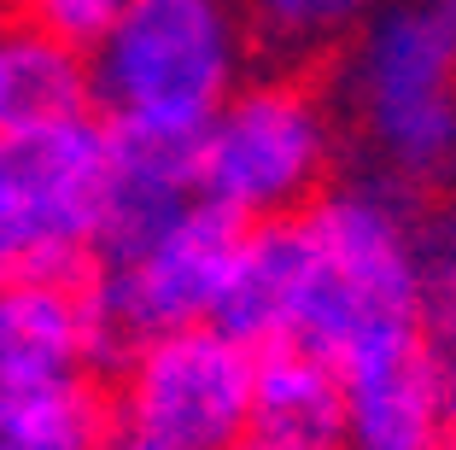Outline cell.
Masks as SVG:
<instances>
[{
    "label": "cell",
    "mask_w": 456,
    "mask_h": 450,
    "mask_svg": "<svg viewBox=\"0 0 456 450\" xmlns=\"http://www.w3.org/2000/svg\"><path fill=\"white\" fill-rule=\"evenodd\" d=\"M305 217L316 234V275L293 345L339 363L369 333L421 322V217L410 205V187L392 176L334 182Z\"/></svg>",
    "instance_id": "3957f363"
},
{
    "label": "cell",
    "mask_w": 456,
    "mask_h": 450,
    "mask_svg": "<svg viewBox=\"0 0 456 450\" xmlns=\"http://www.w3.org/2000/svg\"><path fill=\"white\" fill-rule=\"evenodd\" d=\"M246 223L223 205L200 199L182 223H170L152 246L111 258L88 281L94 305V369H123L134 345L170 328H200L216 316Z\"/></svg>",
    "instance_id": "8992f818"
},
{
    "label": "cell",
    "mask_w": 456,
    "mask_h": 450,
    "mask_svg": "<svg viewBox=\"0 0 456 450\" xmlns=\"http://www.w3.org/2000/svg\"><path fill=\"white\" fill-rule=\"evenodd\" d=\"M439 450H456V433H451V438H444V445H439Z\"/></svg>",
    "instance_id": "7402d4cb"
},
{
    "label": "cell",
    "mask_w": 456,
    "mask_h": 450,
    "mask_svg": "<svg viewBox=\"0 0 456 450\" xmlns=\"http://www.w3.org/2000/svg\"><path fill=\"white\" fill-rule=\"evenodd\" d=\"M310 275H316V234H310L305 211L246 223V240L234 252L223 305H216L211 322L234 340H246L252 351L293 345L305 299H310Z\"/></svg>",
    "instance_id": "9c48e42d"
},
{
    "label": "cell",
    "mask_w": 456,
    "mask_h": 450,
    "mask_svg": "<svg viewBox=\"0 0 456 450\" xmlns=\"http://www.w3.org/2000/svg\"><path fill=\"white\" fill-rule=\"evenodd\" d=\"M193 205H200V170H193L188 135L111 129V170H106V205H100V264L152 246Z\"/></svg>",
    "instance_id": "30bf717a"
},
{
    "label": "cell",
    "mask_w": 456,
    "mask_h": 450,
    "mask_svg": "<svg viewBox=\"0 0 456 450\" xmlns=\"http://www.w3.org/2000/svg\"><path fill=\"white\" fill-rule=\"evenodd\" d=\"M375 6H387V0H246L257 36H269L275 47H293V53L351 36Z\"/></svg>",
    "instance_id": "9a60e30c"
},
{
    "label": "cell",
    "mask_w": 456,
    "mask_h": 450,
    "mask_svg": "<svg viewBox=\"0 0 456 450\" xmlns=\"http://www.w3.org/2000/svg\"><path fill=\"white\" fill-rule=\"evenodd\" d=\"M100 450H170V445H164V438L134 433V427H123V421H111V427H106V438H100Z\"/></svg>",
    "instance_id": "d6986e66"
},
{
    "label": "cell",
    "mask_w": 456,
    "mask_h": 450,
    "mask_svg": "<svg viewBox=\"0 0 456 450\" xmlns=\"http://www.w3.org/2000/svg\"><path fill=\"white\" fill-rule=\"evenodd\" d=\"M129 6L134 0H18V12H24L29 24L53 29L59 41H70L82 53H94L100 41H106V29L118 24Z\"/></svg>",
    "instance_id": "e0dca14e"
},
{
    "label": "cell",
    "mask_w": 456,
    "mask_h": 450,
    "mask_svg": "<svg viewBox=\"0 0 456 450\" xmlns=\"http://www.w3.org/2000/svg\"><path fill=\"white\" fill-rule=\"evenodd\" d=\"M18 275V258H12V246H6V240H0V287H6V281Z\"/></svg>",
    "instance_id": "ffe728a7"
},
{
    "label": "cell",
    "mask_w": 456,
    "mask_h": 450,
    "mask_svg": "<svg viewBox=\"0 0 456 450\" xmlns=\"http://www.w3.org/2000/svg\"><path fill=\"white\" fill-rule=\"evenodd\" d=\"M0 450H41V445H18V438H0Z\"/></svg>",
    "instance_id": "44dd1931"
},
{
    "label": "cell",
    "mask_w": 456,
    "mask_h": 450,
    "mask_svg": "<svg viewBox=\"0 0 456 450\" xmlns=\"http://www.w3.org/2000/svg\"><path fill=\"white\" fill-rule=\"evenodd\" d=\"M339 94L380 176L410 193L456 182V0H387L351 29Z\"/></svg>",
    "instance_id": "7a4b0ae2"
},
{
    "label": "cell",
    "mask_w": 456,
    "mask_h": 450,
    "mask_svg": "<svg viewBox=\"0 0 456 450\" xmlns=\"http://www.w3.org/2000/svg\"><path fill=\"white\" fill-rule=\"evenodd\" d=\"M428 357H433V380H439L444 415L456 427V333H428Z\"/></svg>",
    "instance_id": "ac0fdd59"
},
{
    "label": "cell",
    "mask_w": 456,
    "mask_h": 450,
    "mask_svg": "<svg viewBox=\"0 0 456 450\" xmlns=\"http://www.w3.org/2000/svg\"><path fill=\"white\" fill-rule=\"evenodd\" d=\"M106 170L111 123L100 111L0 135V240L18 275L94 281Z\"/></svg>",
    "instance_id": "5b68a950"
},
{
    "label": "cell",
    "mask_w": 456,
    "mask_h": 450,
    "mask_svg": "<svg viewBox=\"0 0 456 450\" xmlns=\"http://www.w3.org/2000/svg\"><path fill=\"white\" fill-rule=\"evenodd\" d=\"M421 258V328L456 333V199H439L416 223Z\"/></svg>",
    "instance_id": "2e32d148"
},
{
    "label": "cell",
    "mask_w": 456,
    "mask_h": 450,
    "mask_svg": "<svg viewBox=\"0 0 456 450\" xmlns=\"http://www.w3.org/2000/svg\"><path fill=\"white\" fill-rule=\"evenodd\" d=\"M77 111H94L88 53L59 41L53 29L29 24L24 12L0 18V135L77 118Z\"/></svg>",
    "instance_id": "4fadbf2b"
},
{
    "label": "cell",
    "mask_w": 456,
    "mask_h": 450,
    "mask_svg": "<svg viewBox=\"0 0 456 450\" xmlns=\"http://www.w3.org/2000/svg\"><path fill=\"white\" fill-rule=\"evenodd\" d=\"M94 369L88 281L12 275L0 287V380H70Z\"/></svg>",
    "instance_id": "8fae6325"
},
{
    "label": "cell",
    "mask_w": 456,
    "mask_h": 450,
    "mask_svg": "<svg viewBox=\"0 0 456 450\" xmlns=\"http://www.w3.org/2000/svg\"><path fill=\"white\" fill-rule=\"evenodd\" d=\"M240 450H346V386L334 363L305 345L257 351L252 421Z\"/></svg>",
    "instance_id": "7c38bea8"
},
{
    "label": "cell",
    "mask_w": 456,
    "mask_h": 450,
    "mask_svg": "<svg viewBox=\"0 0 456 450\" xmlns=\"http://www.w3.org/2000/svg\"><path fill=\"white\" fill-rule=\"evenodd\" d=\"M334 111L305 77H246L193 141L200 199L240 223L298 217L334 187Z\"/></svg>",
    "instance_id": "277c9868"
},
{
    "label": "cell",
    "mask_w": 456,
    "mask_h": 450,
    "mask_svg": "<svg viewBox=\"0 0 456 450\" xmlns=\"http://www.w3.org/2000/svg\"><path fill=\"white\" fill-rule=\"evenodd\" d=\"M246 65L252 12L240 0H134L88 53V82L111 129L200 141Z\"/></svg>",
    "instance_id": "6da1fadb"
},
{
    "label": "cell",
    "mask_w": 456,
    "mask_h": 450,
    "mask_svg": "<svg viewBox=\"0 0 456 450\" xmlns=\"http://www.w3.org/2000/svg\"><path fill=\"white\" fill-rule=\"evenodd\" d=\"M111 415L88 374L70 380H0V438L41 450H100Z\"/></svg>",
    "instance_id": "5bb4252c"
},
{
    "label": "cell",
    "mask_w": 456,
    "mask_h": 450,
    "mask_svg": "<svg viewBox=\"0 0 456 450\" xmlns=\"http://www.w3.org/2000/svg\"><path fill=\"white\" fill-rule=\"evenodd\" d=\"M257 351L216 322L170 328L134 345L118 369L111 421L164 438L170 450H240L252 421Z\"/></svg>",
    "instance_id": "52a82bcc"
},
{
    "label": "cell",
    "mask_w": 456,
    "mask_h": 450,
    "mask_svg": "<svg viewBox=\"0 0 456 450\" xmlns=\"http://www.w3.org/2000/svg\"><path fill=\"white\" fill-rule=\"evenodd\" d=\"M334 369L346 386V450H439L456 433L421 322L357 340Z\"/></svg>",
    "instance_id": "ba28073f"
}]
</instances>
